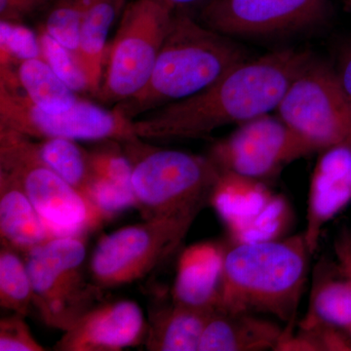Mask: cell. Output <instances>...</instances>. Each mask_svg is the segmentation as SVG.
<instances>
[{
    "instance_id": "23",
    "label": "cell",
    "mask_w": 351,
    "mask_h": 351,
    "mask_svg": "<svg viewBox=\"0 0 351 351\" xmlns=\"http://www.w3.org/2000/svg\"><path fill=\"white\" fill-rule=\"evenodd\" d=\"M0 306L25 317L34 306V290L25 258L5 244H1L0 250Z\"/></svg>"
},
{
    "instance_id": "20",
    "label": "cell",
    "mask_w": 351,
    "mask_h": 351,
    "mask_svg": "<svg viewBox=\"0 0 351 351\" xmlns=\"http://www.w3.org/2000/svg\"><path fill=\"white\" fill-rule=\"evenodd\" d=\"M0 237L23 255L52 239L36 208L12 175L0 170Z\"/></svg>"
},
{
    "instance_id": "35",
    "label": "cell",
    "mask_w": 351,
    "mask_h": 351,
    "mask_svg": "<svg viewBox=\"0 0 351 351\" xmlns=\"http://www.w3.org/2000/svg\"><path fill=\"white\" fill-rule=\"evenodd\" d=\"M346 332L351 337V327L348 328V330H346Z\"/></svg>"
},
{
    "instance_id": "31",
    "label": "cell",
    "mask_w": 351,
    "mask_h": 351,
    "mask_svg": "<svg viewBox=\"0 0 351 351\" xmlns=\"http://www.w3.org/2000/svg\"><path fill=\"white\" fill-rule=\"evenodd\" d=\"M54 0H0V19L20 24L25 18L49 8Z\"/></svg>"
},
{
    "instance_id": "27",
    "label": "cell",
    "mask_w": 351,
    "mask_h": 351,
    "mask_svg": "<svg viewBox=\"0 0 351 351\" xmlns=\"http://www.w3.org/2000/svg\"><path fill=\"white\" fill-rule=\"evenodd\" d=\"M84 195L110 221L115 215L136 207L132 188L91 175Z\"/></svg>"
},
{
    "instance_id": "34",
    "label": "cell",
    "mask_w": 351,
    "mask_h": 351,
    "mask_svg": "<svg viewBox=\"0 0 351 351\" xmlns=\"http://www.w3.org/2000/svg\"><path fill=\"white\" fill-rule=\"evenodd\" d=\"M346 9L351 14V0H346Z\"/></svg>"
},
{
    "instance_id": "9",
    "label": "cell",
    "mask_w": 351,
    "mask_h": 351,
    "mask_svg": "<svg viewBox=\"0 0 351 351\" xmlns=\"http://www.w3.org/2000/svg\"><path fill=\"white\" fill-rule=\"evenodd\" d=\"M133 121L115 108L105 110L83 99L64 112H45L27 98L16 80L0 78V126L29 138L124 142L138 137Z\"/></svg>"
},
{
    "instance_id": "7",
    "label": "cell",
    "mask_w": 351,
    "mask_h": 351,
    "mask_svg": "<svg viewBox=\"0 0 351 351\" xmlns=\"http://www.w3.org/2000/svg\"><path fill=\"white\" fill-rule=\"evenodd\" d=\"M197 213L161 217L104 235L89 262L98 287H120L144 278L182 243Z\"/></svg>"
},
{
    "instance_id": "11",
    "label": "cell",
    "mask_w": 351,
    "mask_h": 351,
    "mask_svg": "<svg viewBox=\"0 0 351 351\" xmlns=\"http://www.w3.org/2000/svg\"><path fill=\"white\" fill-rule=\"evenodd\" d=\"M318 152L274 113L239 124L208 154L221 172L269 182L299 159Z\"/></svg>"
},
{
    "instance_id": "32",
    "label": "cell",
    "mask_w": 351,
    "mask_h": 351,
    "mask_svg": "<svg viewBox=\"0 0 351 351\" xmlns=\"http://www.w3.org/2000/svg\"><path fill=\"white\" fill-rule=\"evenodd\" d=\"M334 69L339 83L351 101V39L339 50Z\"/></svg>"
},
{
    "instance_id": "4",
    "label": "cell",
    "mask_w": 351,
    "mask_h": 351,
    "mask_svg": "<svg viewBox=\"0 0 351 351\" xmlns=\"http://www.w3.org/2000/svg\"><path fill=\"white\" fill-rule=\"evenodd\" d=\"M132 166L131 186L143 219L199 214L221 175L209 156L163 149L136 137L121 142Z\"/></svg>"
},
{
    "instance_id": "22",
    "label": "cell",
    "mask_w": 351,
    "mask_h": 351,
    "mask_svg": "<svg viewBox=\"0 0 351 351\" xmlns=\"http://www.w3.org/2000/svg\"><path fill=\"white\" fill-rule=\"evenodd\" d=\"M15 75L21 90L45 112H64L80 100L76 92L41 57L19 62Z\"/></svg>"
},
{
    "instance_id": "28",
    "label": "cell",
    "mask_w": 351,
    "mask_h": 351,
    "mask_svg": "<svg viewBox=\"0 0 351 351\" xmlns=\"http://www.w3.org/2000/svg\"><path fill=\"white\" fill-rule=\"evenodd\" d=\"M41 58L47 62L53 71L57 73L73 91L88 92L86 80L76 63L75 56L63 45H61L49 34L41 29L38 36Z\"/></svg>"
},
{
    "instance_id": "29",
    "label": "cell",
    "mask_w": 351,
    "mask_h": 351,
    "mask_svg": "<svg viewBox=\"0 0 351 351\" xmlns=\"http://www.w3.org/2000/svg\"><path fill=\"white\" fill-rule=\"evenodd\" d=\"M41 57L38 38L17 23L1 21V64Z\"/></svg>"
},
{
    "instance_id": "6",
    "label": "cell",
    "mask_w": 351,
    "mask_h": 351,
    "mask_svg": "<svg viewBox=\"0 0 351 351\" xmlns=\"http://www.w3.org/2000/svg\"><path fill=\"white\" fill-rule=\"evenodd\" d=\"M85 237H52L25 255L34 307L47 326L66 331L103 302V289L85 276Z\"/></svg>"
},
{
    "instance_id": "19",
    "label": "cell",
    "mask_w": 351,
    "mask_h": 351,
    "mask_svg": "<svg viewBox=\"0 0 351 351\" xmlns=\"http://www.w3.org/2000/svg\"><path fill=\"white\" fill-rule=\"evenodd\" d=\"M125 6V0H83L80 39L75 58L86 80L88 92L95 96L103 82L108 34Z\"/></svg>"
},
{
    "instance_id": "2",
    "label": "cell",
    "mask_w": 351,
    "mask_h": 351,
    "mask_svg": "<svg viewBox=\"0 0 351 351\" xmlns=\"http://www.w3.org/2000/svg\"><path fill=\"white\" fill-rule=\"evenodd\" d=\"M304 233L226 249L217 308L274 316L293 326L308 274Z\"/></svg>"
},
{
    "instance_id": "18",
    "label": "cell",
    "mask_w": 351,
    "mask_h": 351,
    "mask_svg": "<svg viewBox=\"0 0 351 351\" xmlns=\"http://www.w3.org/2000/svg\"><path fill=\"white\" fill-rule=\"evenodd\" d=\"M283 331L258 314L216 308L208 318L198 351L274 350Z\"/></svg>"
},
{
    "instance_id": "13",
    "label": "cell",
    "mask_w": 351,
    "mask_h": 351,
    "mask_svg": "<svg viewBox=\"0 0 351 351\" xmlns=\"http://www.w3.org/2000/svg\"><path fill=\"white\" fill-rule=\"evenodd\" d=\"M327 0H211L197 19L237 38H262L301 29L322 16Z\"/></svg>"
},
{
    "instance_id": "3",
    "label": "cell",
    "mask_w": 351,
    "mask_h": 351,
    "mask_svg": "<svg viewBox=\"0 0 351 351\" xmlns=\"http://www.w3.org/2000/svg\"><path fill=\"white\" fill-rule=\"evenodd\" d=\"M248 59V51L237 39L214 31L188 12H176L149 82L114 108L137 119L202 91Z\"/></svg>"
},
{
    "instance_id": "25",
    "label": "cell",
    "mask_w": 351,
    "mask_h": 351,
    "mask_svg": "<svg viewBox=\"0 0 351 351\" xmlns=\"http://www.w3.org/2000/svg\"><path fill=\"white\" fill-rule=\"evenodd\" d=\"M82 6L83 0H54L43 29L73 56L78 47Z\"/></svg>"
},
{
    "instance_id": "26",
    "label": "cell",
    "mask_w": 351,
    "mask_h": 351,
    "mask_svg": "<svg viewBox=\"0 0 351 351\" xmlns=\"http://www.w3.org/2000/svg\"><path fill=\"white\" fill-rule=\"evenodd\" d=\"M88 158L91 175L132 188L131 162L121 142L101 141L100 145L88 151Z\"/></svg>"
},
{
    "instance_id": "10",
    "label": "cell",
    "mask_w": 351,
    "mask_h": 351,
    "mask_svg": "<svg viewBox=\"0 0 351 351\" xmlns=\"http://www.w3.org/2000/svg\"><path fill=\"white\" fill-rule=\"evenodd\" d=\"M276 113L318 154L351 147V101L334 66L315 58L288 88Z\"/></svg>"
},
{
    "instance_id": "33",
    "label": "cell",
    "mask_w": 351,
    "mask_h": 351,
    "mask_svg": "<svg viewBox=\"0 0 351 351\" xmlns=\"http://www.w3.org/2000/svg\"><path fill=\"white\" fill-rule=\"evenodd\" d=\"M170 10L171 12H188L189 9L202 7L209 3L211 0H154Z\"/></svg>"
},
{
    "instance_id": "21",
    "label": "cell",
    "mask_w": 351,
    "mask_h": 351,
    "mask_svg": "<svg viewBox=\"0 0 351 351\" xmlns=\"http://www.w3.org/2000/svg\"><path fill=\"white\" fill-rule=\"evenodd\" d=\"M215 309L178 304L154 308L149 314L145 346L149 351H198L208 318Z\"/></svg>"
},
{
    "instance_id": "8",
    "label": "cell",
    "mask_w": 351,
    "mask_h": 351,
    "mask_svg": "<svg viewBox=\"0 0 351 351\" xmlns=\"http://www.w3.org/2000/svg\"><path fill=\"white\" fill-rule=\"evenodd\" d=\"M173 14L154 0L126 4L97 94L101 101L117 105L145 86L169 32Z\"/></svg>"
},
{
    "instance_id": "30",
    "label": "cell",
    "mask_w": 351,
    "mask_h": 351,
    "mask_svg": "<svg viewBox=\"0 0 351 351\" xmlns=\"http://www.w3.org/2000/svg\"><path fill=\"white\" fill-rule=\"evenodd\" d=\"M34 338L25 316L13 313L0 320V351H45Z\"/></svg>"
},
{
    "instance_id": "12",
    "label": "cell",
    "mask_w": 351,
    "mask_h": 351,
    "mask_svg": "<svg viewBox=\"0 0 351 351\" xmlns=\"http://www.w3.org/2000/svg\"><path fill=\"white\" fill-rule=\"evenodd\" d=\"M214 208L232 237V244L283 239L290 225L286 200L265 182L223 172L212 191Z\"/></svg>"
},
{
    "instance_id": "15",
    "label": "cell",
    "mask_w": 351,
    "mask_h": 351,
    "mask_svg": "<svg viewBox=\"0 0 351 351\" xmlns=\"http://www.w3.org/2000/svg\"><path fill=\"white\" fill-rule=\"evenodd\" d=\"M351 201V147L339 145L319 152L307 196L304 237L311 255L325 226Z\"/></svg>"
},
{
    "instance_id": "1",
    "label": "cell",
    "mask_w": 351,
    "mask_h": 351,
    "mask_svg": "<svg viewBox=\"0 0 351 351\" xmlns=\"http://www.w3.org/2000/svg\"><path fill=\"white\" fill-rule=\"evenodd\" d=\"M313 58L308 51L294 48L250 58L193 96L138 117L134 131L144 140L202 138L221 127L276 112L288 88Z\"/></svg>"
},
{
    "instance_id": "14",
    "label": "cell",
    "mask_w": 351,
    "mask_h": 351,
    "mask_svg": "<svg viewBox=\"0 0 351 351\" xmlns=\"http://www.w3.org/2000/svg\"><path fill=\"white\" fill-rule=\"evenodd\" d=\"M149 323L131 300L101 302L64 332L53 350L120 351L145 345Z\"/></svg>"
},
{
    "instance_id": "17",
    "label": "cell",
    "mask_w": 351,
    "mask_h": 351,
    "mask_svg": "<svg viewBox=\"0 0 351 351\" xmlns=\"http://www.w3.org/2000/svg\"><path fill=\"white\" fill-rule=\"evenodd\" d=\"M338 265L316 270L309 306L301 327L332 325L351 327V234L337 243Z\"/></svg>"
},
{
    "instance_id": "24",
    "label": "cell",
    "mask_w": 351,
    "mask_h": 351,
    "mask_svg": "<svg viewBox=\"0 0 351 351\" xmlns=\"http://www.w3.org/2000/svg\"><path fill=\"white\" fill-rule=\"evenodd\" d=\"M36 145L51 169L84 195L91 177L88 151L77 141L64 138H43Z\"/></svg>"
},
{
    "instance_id": "16",
    "label": "cell",
    "mask_w": 351,
    "mask_h": 351,
    "mask_svg": "<svg viewBox=\"0 0 351 351\" xmlns=\"http://www.w3.org/2000/svg\"><path fill=\"white\" fill-rule=\"evenodd\" d=\"M226 249L200 242L184 249L178 260L171 299L200 309L218 307Z\"/></svg>"
},
{
    "instance_id": "5",
    "label": "cell",
    "mask_w": 351,
    "mask_h": 351,
    "mask_svg": "<svg viewBox=\"0 0 351 351\" xmlns=\"http://www.w3.org/2000/svg\"><path fill=\"white\" fill-rule=\"evenodd\" d=\"M0 170L19 182L52 237H85L108 221L86 196L51 169L32 138L2 126Z\"/></svg>"
}]
</instances>
